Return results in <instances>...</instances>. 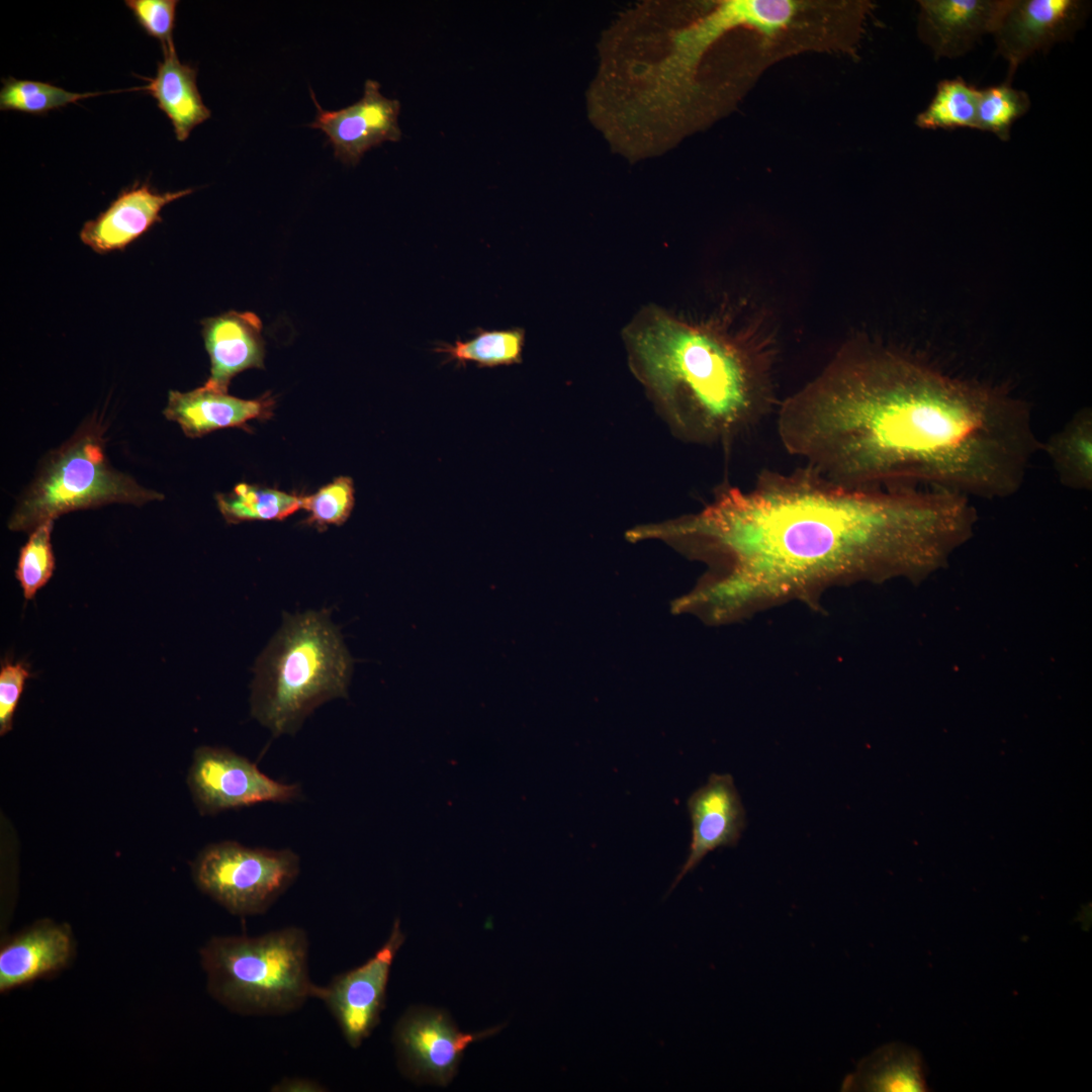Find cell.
<instances>
[{
  "label": "cell",
  "mask_w": 1092,
  "mask_h": 1092,
  "mask_svg": "<svg viewBox=\"0 0 1092 1092\" xmlns=\"http://www.w3.org/2000/svg\"><path fill=\"white\" fill-rule=\"evenodd\" d=\"M316 116L310 127L322 130L333 146L335 157L355 166L363 155L383 142H398L400 103L380 92V84L368 79L364 93L356 103L339 110H326L315 99Z\"/></svg>",
  "instance_id": "obj_12"
},
{
  "label": "cell",
  "mask_w": 1092,
  "mask_h": 1092,
  "mask_svg": "<svg viewBox=\"0 0 1092 1092\" xmlns=\"http://www.w3.org/2000/svg\"><path fill=\"white\" fill-rule=\"evenodd\" d=\"M273 406L269 394L242 399L203 384L187 392L171 390L164 415L176 422L187 437L198 438L219 429H246L251 420L269 419Z\"/></svg>",
  "instance_id": "obj_18"
},
{
  "label": "cell",
  "mask_w": 1092,
  "mask_h": 1092,
  "mask_svg": "<svg viewBox=\"0 0 1092 1092\" xmlns=\"http://www.w3.org/2000/svg\"><path fill=\"white\" fill-rule=\"evenodd\" d=\"M352 666L327 611L287 614L257 659L251 715L274 737L293 735L315 708L347 697Z\"/></svg>",
  "instance_id": "obj_4"
},
{
  "label": "cell",
  "mask_w": 1092,
  "mask_h": 1092,
  "mask_svg": "<svg viewBox=\"0 0 1092 1092\" xmlns=\"http://www.w3.org/2000/svg\"><path fill=\"white\" fill-rule=\"evenodd\" d=\"M1003 0H919L917 33L938 59H957L991 34Z\"/></svg>",
  "instance_id": "obj_14"
},
{
  "label": "cell",
  "mask_w": 1092,
  "mask_h": 1092,
  "mask_svg": "<svg viewBox=\"0 0 1092 1092\" xmlns=\"http://www.w3.org/2000/svg\"><path fill=\"white\" fill-rule=\"evenodd\" d=\"M355 506L354 481L349 476L336 477L315 493L302 495L301 508L308 513L305 524L324 530L329 525L347 522Z\"/></svg>",
  "instance_id": "obj_28"
},
{
  "label": "cell",
  "mask_w": 1092,
  "mask_h": 1092,
  "mask_svg": "<svg viewBox=\"0 0 1092 1092\" xmlns=\"http://www.w3.org/2000/svg\"><path fill=\"white\" fill-rule=\"evenodd\" d=\"M69 925L41 919L5 940L0 949V991L60 972L73 960Z\"/></svg>",
  "instance_id": "obj_16"
},
{
  "label": "cell",
  "mask_w": 1092,
  "mask_h": 1092,
  "mask_svg": "<svg viewBox=\"0 0 1092 1092\" xmlns=\"http://www.w3.org/2000/svg\"><path fill=\"white\" fill-rule=\"evenodd\" d=\"M979 88L962 77L943 79L915 124L922 129H976Z\"/></svg>",
  "instance_id": "obj_23"
},
{
  "label": "cell",
  "mask_w": 1092,
  "mask_h": 1092,
  "mask_svg": "<svg viewBox=\"0 0 1092 1092\" xmlns=\"http://www.w3.org/2000/svg\"><path fill=\"white\" fill-rule=\"evenodd\" d=\"M1031 106L1029 95L1016 89L1012 80L979 89L976 129L993 133L1008 142L1014 122L1025 115Z\"/></svg>",
  "instance_id": "obj_25"
},
{
  "label": "cell",
  "mask_w": 1092,
  "mask_h": 1092,
  "mask_svg": "<svg viewBox=\"0 0 1092 1092\" xmlns=\"http://www.w3.org/2000/svg\"><path fill=\"white\" fill-rule=\"evenodd\" d=\"M299 872V856L289 848L247 847L236 841L206 846L192 864L198 889L238 916L266 912Z\"/></svg>",
  "instance_id": "obj_7"
},
{
  "label": "cell",
  "mask_w": 1092,
  "mask_h": 1092,
  "mask_svg": "<svg viewBox=\"0 0 1092 1092\" xmlns=\"http://www.w3.org/2000/svg\"><path fill=\"white\" fill-rule=\"evenodd\" d=\"M524 344L525 331L521 328L493 331L479 328L472 339L443 344L436 351L458 366L472 362L479 368H491L521 363Z\"/></svg>",
  "instance_id": "obj_24"
},
{
  "label": "cell",
  "mask_w": 1092,
  "mask_h": 1092,
  "mask_svg": "<svg viewBox=\"0 0 1092 1092\" xmlns=\"http://www.w3.org/2000/svg\"><path fill=\"white\" fill-rule=\"evenodd\" d=\"M98 93H75L40 81L2 79L0 109L44 114Z\"/></svg>",
  "instance_id": "obj_26"
},
{
  "label": "cell",
  "mask_w": 1092,
  "mask_h": 1092,
  "mask_svg": "<svg viewBox=\"0 0 1092 1092\" xmlns=\"http://www.w3.org/2000/svg\"><path fill=\"white\" fill-rule=\"evenodd\" d=\"M262 323L251 311L231 310L201 321V334L210 359L205 385L228 392L231 380L250 368H264Z\"/></svg>",
  "instance_id": "obj_17"
},
{
  "label": "cell",
  "mask_w": 1092,
  "mask_h": 1092,
  "mask_svg": "<svg viewBox=\"0 0 1092 1092\" xmlns=\"http://www.w3.org/2000/svg\"><path fill=\"white\" fill-rule=\"evenodd\" d=\"M162 50L163 60L158 63L156 76L147 79L149 83L142 89L156 99L158 107L171 120L176 139L184 142L211 112L198 91L197 70L180 62L174 42Z\"/></svg>",
  "instance_id": "obj_19"
},
{
  "label": "cell",
  "mask_w": 1092,
  "mask_h": 1092,
  "mask_svg": "<svg viewBox=\"0 0 1092 1092\" xmlns=\"http://www.w3.org/2000/svg\"><path fill=\"white\" fill-rule=\"evenodd\" d=\"M53 526V520L37 526L19 550L15 576L26 601L32 600L53 576L56 565L51 542Z\"/></svg>",
  "instance_id": "obj_27"
},
{
  "label": "cell",
  "mask_w": 1092,
  "mask_h": 1092,
  "mask_svg": "<svg viewBox=\"0 0 1092 1092\" xmlns=\"http://www.w3.org/2000/svg\"><path fill=\"white\" fill-rule=\"evenodd\" d=\"M976 518L956 491L853 487L803 467L728 488L673 532L721 565L696 601L722 619L845 582L925 575L967 541Z\"/></svg>",
  "instance_id": "obj_1"
},
{
  "label": "cell",
  "mask_w": 1092,
  "mask_h": 1092,
  "mask_svg": "<svg viewBox=\"0 0 1092 1092\" xmlns=\"http://www.w3.org/2000/svg\"><path fill=\"white\" fill-rule=\"evenodd\" d=\"M692 839L688 857L670 891L718 847L735 846L746 825L745 810L729 774H712L688 799Z\"/></svg>",
  "instance_id": "obj_13"
},
{
  "label": "cell",
  "mask_w": 1092,
  "mask_h": 1092,
  "mask_svg": "<svg viewBox=\"0 0 1092 1092\" xmlns=\"http://www.w3.org/2000/svg\"><path fill=\"white\" fill-rule=\"evenodd\" d=\"M101 421L91 418L48 455L8 521L30 533L40 524L79 510L121 503L142 506L164 496L113 468L104 452Z\"/></svg>",
  "instance_id": "obj_6"
},
{
  "label": "cell",
  "mask_w": 1092,
  "mask_h": 1092,
  "mask_svg": "<svg viewBox=\"0 0 1092 1092\" xmlns=\"http://www.w3.org/2000/svg\"><path fill=\"white\" fill-rule=\"evenodd\" d=\"M405 939L395 919L384 944L363 965L315 987L313 998L325 1003L345 1040L359 1048L380 1021L393 960Z\"/></svg>",
  "instance_id": "obj_10"
},
{
  "label": "cell",
  "mask_w": 1092,
  "mask_h": 1092,
  "mask_svg": "<svg viewBox=\"0 0 1092 1092\" xmlns=\"http://www.w3.org/2000/svg\"><path fill=\"white\" fill-rule=\"evenodd\" d=\"M624 336L639 379L689 439L729 441L769 412L771 359L763 345L657 307L642 310Z\"/></svg>",
  "instance_id": "obj_3"
},
{
  "label": "cell",
  "mask_w": 1092,
  "mask_h": 1092,
  "mask_svg": "<svg viewBox=\"0 0 1092 1092\" xmlns=\"http://www.w3.org/2000/svg\"><path fill=\"white\" fill-rule=\"evenodd\" d=\"M217 507L229 524L245 521H281L301 509L302 495L274 488L239 483L229 493L215 495Z\"/></svg>",
  "instance_id": "obj_22"
},
{
  "label": "cell",
  "mask_w": 1092,
  "mask_h": 1092,
  "mask_svg": "<svg viewBox=\"0 0 1092 1092\" xmlns=\"http://www.w3.org/2000/svg\"><path fill=\"white\" fill-rule=\"evenodd\" d=\"M30 671L22 662L5 661L0 669V734L12 728L13 715Z\"/></svg>",
  "instance_id": "obj_30"
},
{
  "label": "cell",
  "mask_w": 1092,
  "mask_h": 1092,
  "mask_svg": "<svg viewBox=\"0 0 1092 1092\" xmlns=\"http://www.w3.org/2000/svg\"><path fill=\"white\" fill-rule=\"evenodd\" d=\"M177 0H126L125 6L131 11L136 22L152 37L160 40L162 47L173 41Z\"/></svg>",
  "instance_id": "obj_29"
},
{
  "label": "cell",
  "mask_w": 1092,
  "mask_h": 1092,
  "mask_svg": "<svg viewBox=\"0 0 1092 1092\" xmlns=\"http://www.w3.org/2000/svg\"><path fill=\"white\" fill-rule=\"evenodd\" d=\"M1090 2L1083 0H1003L991 35L996 54L1008 63L1006 79L1039 52L1071 39L1084 25Z\"/></svg>",
  "instance_id": "obj_11"
},
{
  "label": "cell",
  "mask_w": 1092,
  "mask_h": 1092,
  "mask_svg": "<svg viewBox=\"0 0 1092 1092\" xmlns=\"http://www.w3.org/2000/svg\"><path fill=\"white\" fill-rule=\"evenodd\" d=\"M502 1029L462 1032L450 1016L429 1007L410 1008L397 1021L393 1042L401 1072L413 1080L446 1086L466 1048Z\"/></svg>",
  "instance_id": "obj_9"
},
{
  "label": "cell",
  "mask_w": 1092,
  "mask_h": 1092,
  "mask_svg": "<svg viewBox=\"0 0 1092 1092\" xmlns=\"http://www.w3.org/2000/svg\"><path fill=\"white\" fill-rule=\"evenodd\" d=\"M193 800L202 814L302 798L298 784H283L245 756L230 749L202 746L195 750L188 775Z\"/></svg>",
  "instance_id": "obj_8"
},
{
  "label": "cell",
  "mask_w": 1092,
  "mask_h": 1092,
  "mask_svg": "<svg viewBox=\"0 0 1092 1092\" xmlns=\"http://www.w3.org/2000/svg\"><path fill=\"white\" fill-rule=\"evenodd\" d=\"M778 433L837 483L924 481L987 499L1015 494L1040 447L1024 401L876 348L840 353L786 399Z\"/></svg>",
  "instance_id": "obj_2"
},
{
  "label": "cell",
  "mask_w": 1092,
  "mask_h": 1092,
  "mask_svg": "<svg viewBox=\"0 0 1092 1092\" xmlns=\"http://www.w3.org/2000/svg\"><path fill=\"white\" fill-rule=\"evenodd\" d=\"M305 930L213 936L200 949L209 994L242 1015H283L313 998Z\"/></svg>",
  "instance_id": "obj_5"
},
{
  "label": "cell",
  "mask_w": 1092,
  "mask_h": 1092,
  "mask_svg": "<svg viewBox=\"0 0 1092 1092\" xmlns=\"http://www.w3.org/2000/svg\"><path fill=\"white\" fill-rule=\"evenodd\" d=\"M192 191L159 192L148 182H136L122 190L97 217L86 221L80 239L99 254L122 250L162 220L164 206Z\"/></svg>",
  "instance_id": "obj_15"
},
{
  "label": "cell",
  "mask_w": 1092,
  "mask_h": 1092,
  "mask_svg": "<svg viewBox=\"0 0 1092 1092\" xmlns=\"http://www.w3.org/2000/svg\"><path fill=\"white\" fill-rule=\"evenodd\" d=\"M843 1091H927L920 1054L904 1043L881 1046L864 1058L842 1084Z\"/></svg>",
  "instance_id": "obj_20"
},
{
  "label": "cell",
  "mask_w": 1092,
  "mask_h": 1092,
  "mask_svg": "<svg viewBox=\"0 0 1092 1092\" xmlns=\"http://www.w3.org/2000/svg\"><path fill=\"white\" fill-rule=\"evenodd\" d=\"M327 1090L317 1081L306 1078H285L271 1088L273 1092H324Z\"/></svg>",
  "instance_id": "obj_31"
},
{
  "label": "cell",
  "mask_w": 1092,
  "mask_h": 1092,
  "mask_svg": "<svg viewBox=\"0 0 1092 1092\" xmlns=\"http://www.w3.org/2000/svg\"><path fill=\"white\" fill-rule=\"evenodd\" d=\"M1052 462L1059 481L1074 490L1092 488V413L1088 407L1077 412L1063 428L1040 442Z\"/></svg>",
  "instance_id": "obj_21"
}]
</instances>
